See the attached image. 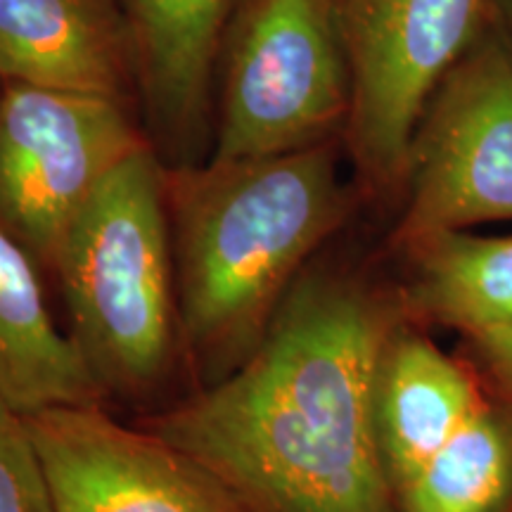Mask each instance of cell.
<instances>
[{
    "label": "cell",
    "mask_w": 512,
    "mask_h": 512,
    "mask_svg": "<svg viewBox=\"0 0 512 512\" xmlns=\"http://www.w3.org/2000/svg\"><path fill=\"white\" fill-rule=\"evenodd\" d=\"M401 299L309 264L259 349L221 382L140 422L249 512H399L377 441L375 382Z\"/></svg>",
    "instance_id": "obj_1"
},
{
    "label": "cell",
    "mask_w": 512,
    "mask_h": 512,
    "mask_svg": "<svg viewBox=\"0 0 512 512\" xmlns=\"http://www.w3.org/2000/svg\"><path fill=\"white\" fill-rule=\"evenodd\" d=\"M181 354L197 389L235 373L313 254L342 226L351 192L337 140L292 155L166 169Z\"/></svg>",
    "instance_id": "obj_2"
},
{
    "label": "cell",
    "mask_w": 512,
    "mask_h": 512,
    "mask_svg": "<svg viewBox=\"0 0 512 512\" xmlns=\"http://www.w3.org/2000/svg\"><path fill=\"white\" fill-rule=\"evenodd\" d=\"M53 275L69 337L102 399H155L181 361L164 164L150 147L98 185L69 228Z\"/></svg>",
    "instance_id": "obj_3"
},
{
    "label": "cell",
    "mask_w": 512,
    "mask_h": 512,
    "mask_svg": "<svg viewBox=\"0 0 512 512\" xmlns=\"http://www.w3.org/2000/svg\"><path fill=\"white\" fill-rule=\"evenodd\" d=\"M221 60L211 162L292 155L344 136L351 76L330 0H245Z\"/></svg>",
    "instance_id": "obj_4"
},
{
    "label": "cell",
    "mask_w": 512,
    "mask_h": 512,
    "mask_svg": "<svg viewBox=\"0 0 512 512\" xmlns=\"http://www.w3.org/2000/svg\"><path fill=\"white\" fill-rule=\"evenodd\" d=\"M351 76L344 150L361 188L401 197L408 147L448 69L491 19L489 0H330Z\"/></svg>",
    "instance_id": "obj_5"
},
{
    "label": "cell",
    "mask_w": 512,
    "mask_h": 512,
    "mask_svg": "<svg viewBox=\"0 0 512 512\" xmlns=\"http://www.w3.org/2000/svg\"><path fill=\"white\" fill-rule=\"evenodd\" d=\"M145 147L128 102L0 81V230L53 275L98 185Z\"/></svg>",
    "instance_id": "obj_6"
},
{
    "label": "cell",
    "mask_w": 512,
    "mask_h": 512,
    "mask_svg": "<svg viewBox=\"0 0 512 512\" xmlns=\"http://www.w3.org/2000/svg\"><path fill=\"white\" fill-rule=\"evenodd\" d=\"M401 200L396 245L512 221V46L494 17L422 110Z\"/></svg>",
    "instance_id": "obj_7"
},
{
    "label": "cell",
    "mask_w": 512,
    "mask_h": 512,
    "mask_svg": "<svg viewBox=\"0 0 512 512\" xmlns=\"http://www.w3.org/2000/svg\"><path fill=\"white\" fill-rule=\"evenodd\" d=\"M57 512H249L209 470L169 441L102 408L24 415Z\"/></svg>",
    "instance_id": "obj_8"
},
{
    "label": "cell",
    "mask_w": 512,
    "mask_h": 512,
    "mask_svg": "<svg viewBox=\"0 0 512 512\" xmlns=\"http://www.w3.org/2000/svg\"><path fill=\"white\" fill-rule=\"evenodd\" d=\"M145 136L166 169L202 164L228 31L245 0H119Z\"/></svg>",
    "instance_id": "obj_9"
},
{
    "label": "cell",
    "mask_w": 512,
    "mask_h": 512,
    "mask_svg": "<svg viewBox=\"0 0 512 512\" xmlns=\"http://www.w3.org/2000/svg\"><path fill=\"white\" fill-rule=\"evenodd\" d=\"M0 81L131 105L136 64L119 0H0Z\"/></svg>",
    "instance_id": "obj_10"
},
{
    "label": "cell",
    "mask_w": 512,
    "mask_h": 512,
    "mask_svg": "<svg viewBox=\"0 0 512 512\" xmlns=\"http://www.w3.org/2000/svg\"><path fill=\"white\" fill-rule=\"evenodd\" d=\"M479 406L475 384L437 344L403 323L392 332L377 368L375 425L396 496Z\"/></svg>",
    "instance_id": "obj_11"
},
{
    "label": "cell",
    "mask_w": 512,
    "mask_h": 512,
    "mask_svg": "<svg viewBox=\"0 0 512 512\" xmlns=\"http://www.w3.org/2000/svg\"><path fill=\"white\" fill-rule=\"evenodd\" d=\"M0 399L17 413L105 403L72 337L50 316L41 268L0 230Z\"/></svg>",
    "instance_id": "obj_12"
},
{
    "label": "cell",
    "mask_w": 512,
    "mask_h": 512,
    "mask_svg": "<svg viewBox=\"0 0 512 512\" xmlns=\"http://www.w3.org/2000/svg\"><path fill=\"white\" fill-rule=\"evenodd\" d=\"M399 247L406 256L399 292L406 316L465 337L512 325V235L437 230Z\"/></svg>",
    "instance_id": "obj_13"
},
{
    "label": "cell",
    "mask_w": 512,
    "mask_h": 512,
    "mask_svg": "<svg viewBox=\"0 0 512 512\" xmlns=\"http://www.w3.org/2000/svg\"><path fill=\"white\" fill-rule=\"evenodd\" d=\"M512 498V420L479 406L396 496L399 512H505Z\"/></svg>",
    "instance_id": "obj_14"
},
{
    "label": "cell",
    "mask_w": 512,
    "mask_h": 512,
    "mask_svg": "<svg viewBox=\"0 0 512 512\" xmlns=\"http://www.w3.org/2000/svg\"><path fill=\"white\" fill-rule=\"evenodd\" d=\"M0 512H57L27 420L0 399Z\"/></svg>",
    "instance_id": "obj_15"
},
{
    "label": "cell",
    "mask_w": 512,
    "mask_h": 512,
    "mask_svg": "<svg viewBox=\"0 0 512 512\" xmlns=\"http://www.w3.org/2000/svg\"><path fill=\"white\" fill-rule=\"evenodd\" d=\"M467 339L477 349V354L484 358V363L496 375V380L508 392H512V325L479 332V335Z\"/></svg>",
    "instance_id": "obj_16"
},
{
    "label": "cell",
    "mask_w": 512,
    "mask_h": 512,
    "mask_svg": "<svg viewBox=\"0 0 512 512\" xmlns=\"http://www.w3.org/2000/svg\"><path fill=\"white\" fill-rule=\"evenodd\" d=\"M491 3V17L498 24V29L503 31V36L508 38L512 46V0H489Z\"/></svg>",
    "instance_id": "obj_17"
}]
</instances>
